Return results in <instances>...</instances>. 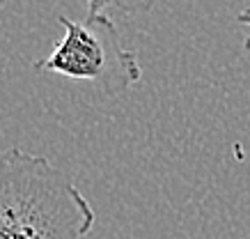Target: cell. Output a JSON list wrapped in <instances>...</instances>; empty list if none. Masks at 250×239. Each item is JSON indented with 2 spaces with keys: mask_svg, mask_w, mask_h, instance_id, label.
I'll list each match as a JSON object with an SVG mask.
<instances>
[{
  "mask_svg": "<svg viewBox=\"0 0 250 239\" xmlns=\"http://www.w3.org/2000/svg\"><path fill=\"white\" fill-rule=\"evenodd\" d=\"M94 209L64 170L46 156L0 152V239H83Z\"/></svg>",
  "mask_w": 250,
  "mask_h": 239,
  "instance_id": "cell-1",
  "label": "cell"
},
{
  "mask_svg": "<svg viewBox=\"0 0 250 239\" xmlns=\"http://www.w3.org/2000/svg\"><path fill=\"white\" fill-rule=\"evenodd\" d=\"M58 21L64 28V37L44 60L35 62V69L90 81L108 94L126 92L140 83L143 67L138 53L122 44L108 16H87L85 21L60 16Z\"/></svg>",
  "mask_w": 250,
  "mask_h": 239,
  "instance_id": "cell-2",
  "label": "cell"
},
{
  "mask_svg": "<svg viewBox=\"0 0 250 239\" xmlns=\"http://www.w3.org/2000/svg\"><path fill=\"white\" fill-rule=\"evenodd\" d=\"M159 0H85L87 5V16H108L122 14V16H136L147 14L156 7Z\"/></svg>",
  "mask_w": 250,
  "mask_h": 239,
  "instance_id": "cell-3",
  "label": "cell"
},
{
  "mask_svg": "<svg viewBox=\"0 0 250 239\" xmlns=\"http://www.w3.org/2000/svg\"><path fill=\"white\" fill-rule=\"evenodd\" d=\"M9 0H0V7H5V5H7Z\"/></svg>",
  "mask_w": 250,
  "mask_h": 239,
  "instance_id": "cell-5",
  "label": "cell"
},
{
  "mask_svg": "<svg viewBox=\"0 0 250 239\" xmlns=\"http://www.w3.org/2000/svg\"><path fill=\"white\" fill-rule=\"evenodd\" d=\"M236 23L248 25V28H250V5H248V7H243L241 12H239V16H236ZM243 46H246V51H250V37L246 39V44H243Z\"/></svg>",
  "mask_w": 250,
  "mask_h": 239,
  "instance_id": "cell-4",
  "label": "cell"
}]
</instances>
